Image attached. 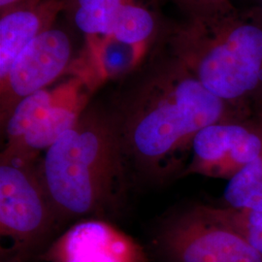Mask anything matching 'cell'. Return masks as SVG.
I'll list each match as a JSON object with an SVG mask.
<instances>
[{"mask_svg": "<svg viewBox=\"0 0 262 262\" xmlns=\"http://www.w3.org/2000/svg\"><path fill=\"white\" fill-rule=\"evenodd\" d=\"M114 114L126 165L152 178L180 177L197 133L215 122L253 114L211 94L160 44Z\"/></svg>", "mask_w": 262, "mask_h": 262, "instance_id": "cell-1", "label": "cell"}, {"mask_svg": "<svg viewBox=\"0 0 262 262\" xmlns=\"http://www.w3.org/2000/svg\"><path fill=\"white\" fill-rule=\"evenodd\" d=\"M183 18L166 23L159 44L211 94L235 109L262 111V16L231 0L179 7Z\"/></svg>", "mask_w": 262, "mask_h": 262, "instance_id": "cell-2", "label": "cell"}, {"mask_svg": "<svg viewBox=\"0 0 262 262\" xmlns=\"http://www.w3.org/2000/svg\"><path fill=\"white\" fill-rule=\"evenodd\" d=\"M126 168L114 114L90 106L38 166L55 211L69 216L114 211L123 197Z\"/></svg>", "mask_w": 262, "mask_h": 262, "instance_id": "cell-3", "label": "cell"}, {"mask_svg": "<svg viewBox=\"0 0 262 262\" xmlns=\"http://www.w3.org/2000/svg\"><path fill=\"white\" fill-rule=\"evenodd\" d=\"M53 210L35 162L1 157V251L10 262L28 258L41 244Z\"/></svg>", "mask_w": 262, "mask_h": 262, "instance_id": "cell-4", "label": "cell"}, {"mask_svg": "<svg viewBox=\"0 0 262 262\" xmlns=\"http://www.w3.org/2000/svg\"><path fill=\"white\" fill-rule=\"evenodd\" d=\"M157 249L162 262H262V255L206 205L167 219Z\"/></svg>", "mask_w": 262, "mask_h": 262, "instance_id": "cell-5", "label": "cell"}, {"mask_svg": "<svg viewBox=\"0 0 262 262\" xmlns=\"http://www.w3.org/2000/svg\"><path fill=\"white\" fill-rule=\"evenodd\" d=\"M262 154V112L210 124L193 140L179 178L201 175L229 181Z\"/></svg>", "mask_w": 262, "mask_h": 262, "instance_id": "cell-6", "label": "cell"}, {"mask_svg": "<svg viewBox=\"0 0 262 262\" xmlns=\"http://www.w3.org/2000/svg\"><path fill=\"white\" fill-rule=\"evenodd\" d=\"M74 62L72 40L63 29L53 27L35 38L0 82L2 124L23 98L53 85Z\"/></svg>", "mask_w": 262, "mask_h": 262, "instance_id": "cell-7", "label": "cell"}, {"mask_svg": "<svg viewBox=\"0 0 262 262\" xmlns=\"http://www.w3.org/2000/svg\"><path fill=\"white\" fill-rule=\"evenodd\" d=\"M47 262H148L129 235L101 220H86L60 235L40 255Z\"/></svg>", "mask_w": 262, "mask_h": 262, "instance_id": "cell-8", "label": "cell"}, {"mask_svg": "<svg viewBox=\"0 0 262 262\" xmlns=\"http://www.w3.org/2000/svg\"><path fill=\"white\" fill-rule=\"evenodd\" d=\"M82 66L76 59L56 103L17 146L3 150L1 157L35 162L43 151L75 125L90 106L91 95L95 92Z\"/></svg>", "mask_w": 262, "mask_h": 262, "instance_id": "cell-9", "label": "cell"}, {"mask_svg": "<svg viewBox=\"0 0 262 262\" xmlns=\"http://www.w3.org/2000/svg\"><path fill=\"white\" fill-rule=\"evenodd\" d=\"M67 0H25L1 14L0 82L9 73L19 54L40 34L54 27L64 13Z\"/></svg>", "mask_w": 262, "mask_h": 262, "instance_id": "cell-10", "label": "cell"}, {"mask_svg": "<svg viewBox=\"0 0 262 262\" xmlns=\"http://www.w3.org/2000/svg\"><path fill=\"white\" fill-rule=\"evenodd\" d=\"M126 0H67L64 13L85 39L86 56H94L110 36L115 19Z\"/></svg>", "mask_w": 262, "mask_h": 262, "instance_id": "cell-11", "label": "cell"}, {"mask_svg": "<svg viewBox=\"0 0 262 262\" xmlns=\"http://www.w3.org/2000/svg\"><path fill=\"white\" fill-rule=\"evenodd\" d=\"M63 88L64 81L29 94L14 107L4 122L6 140L4 150L17 146L28 131L47 115L60 96Z\"/></svg>", "mask_w": 262, "mask_h": 262, "instance_id": "cell-12", "label": "cell"}, {"mask_svg": "<svg viewBox=\"0 0 262 262\" xmlns=\"http://www.w3.org/2000/svg\"><path fill=\"white\" fill-rule=\"evenodd\" d=\"M224 202L225 207L262 210V154L228 181Z\"/></svg>", "mask_w": 262, "mask_h": 262, "instance_id": "cell-13", "label": "cell"}, {"mask_svg": "<svg viewBox=\"0 0 262 262\" xmlns=\"http://www.w3.org/2000/svg\"><path fill=\"white\" fill-rule=\"evenodd\" d=\"M212 212L262 255V210L210 206Z\"/></svg>", "mask_w": 262, "mask_h": 262, "instance_id": "cell-14", "label": "cell"}, {"mask_svg": "<svg viewBox=\"0 0 262 262\" xmlns=\"http://www.w3.org/2000/svg\"><path fill=\"white\" fill-rule=\"evenodd\" d=\"M24 1L25 0H0V13L11 9Z\"/></svg>", "mask_w": 262, "mask_h": 262, "instance_id": "cell-15", "label": "cell"}, {"mask_svg": "<svg viewBox=\"0 0 262 262\" xmlns=\"http://www.w3.org/2000/svg\"><path fill=\"white\" fill-rule=\"evenodd\" d=\"M159 3L161 1H171L174 4H176L179 8V7L188 5V4H191V3H196V2H200V1H206V0H159Z\"/></svg>", "mask_w": 262, "mask_h": 262, "instance_id": "cell-16", "label": "cell"}, {"mask_svg": "<svg viewBox=\"0 0 262 262\" xmlns=\"http://www.w3.org/2000/svg\"><path fill=\"white\" fill-rule=\"evenodd\" d=\"M254 4H253V8L256 10L262 16V0H253Z\"/></svg>", "mask_w": 262, "mask_h": 262, "instance_id": "cell-17", "label": "cell"}, {"mask_svg": "<svg viewBox=\"0 0 262 262\" xmlns=\"http://www.w3.org/2000/svg\"><path fill=\"white\" fill-rule=\"evenodd\" d=\"M260 112H262V111H260Z\"/></svg>", "mask_w": 262, "mask_h": 262, "instance_id": "cell-18", "label": "cell"}]
</instances>
